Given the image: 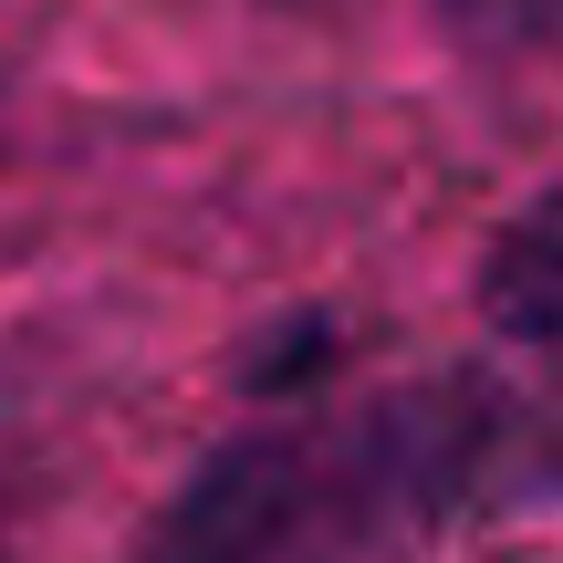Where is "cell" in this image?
Returning a JSON list of instances; mask_svg holds the SVG:
<instances>
[{"instance_id": "cell-1", "label": "cell", "mask_w": 563, "mask_h": 563, "mask_svg": "<svg viewBox=\"0 0 563 563\" xmlns=\"http://www.w3.org/2000/svg\"><path fill=\"white\" fill-rule=\"evenodd\" d=\"M501 470H543L532 407L490 376H418L220 439L167 490L136 563H428L449 522L501 501Z\"/></svg>"}, {"instance_id": "cell-2", "label": "cell", "mask_w": 563, "mask_h": 563, "mask_svg": "<svg viewBox=\"0 0 563 563\" xmlns=\"http://www.w3.org/2000/svg\"><path fill=\"white\" fill-rule=\"evenodd\" d=\"M490 302H501V323L543 355L553 344V209L532 199L522 220L501 230V251H490Z\"/></svg>"}, {"instance_id": "cell-3", "label": "cell", "mask_w": 563, "mask_h": 563, "mask_svg": "<svg viewBox=\"0 0 563 563\" xmlns=\"http://www.w3.org/2000/svg\"><path fill=\"white\" fill-rule=\"evenodd\" d=\"M449 11H460L481 42H511V53H522V42H543V11H553V0H449Z\"/></svg>"}]
</instances>
